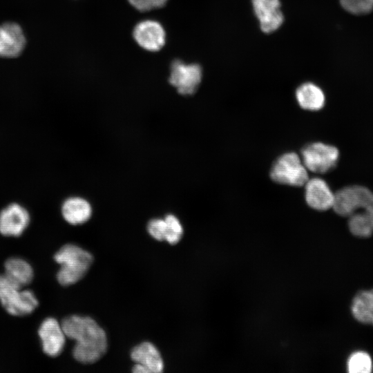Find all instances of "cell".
Masks as SVG:
<instances>
[{
    "label": "cell",
    "instance_id": "6da1fadb",
    "mask_svg": "<svg viewBox=\"0 0 373 373\" xmlns=\"http://www.w3.org/2000/svg\"><path fill=\"white\" fill-rule=\"evenodd\" d=\"M332 208L339 216L348 218L352 235L368 238L373 233V193L358 185L345 186L334 193Z\"/></svg>",
    "mask_w": 373,
    "mask_h": 373
},
{
    "label": "cell",
    "instance_id": "7a4b0ae2",
    "mask_svg": "<svg viewBox=\"0 0 373 373\" xmlns=\"http://www.w3.org/2000/svg\"><path fill=\"white\" fill-rule=\"evenodd\" d=\"M61 325L66 336L75 341L73 355L77 361L93 363L106 353V333L93 318L73 315L65 318Z\"/></svg>",
    "mask_w": 373,
    "mask_h": 373
},
{
    "label": "cell",
    "instance_id": "3957f363",
    "mask_svg": "<svg viewBox=\"0 0 373 373\" xmlns=\"http://www.w3.org/2000/svg\"><path fill=\"white\" fill-rule=\"evenodd\" d=\"M54 258L61 265L57 278L64 286L73 285L82 279L93 261L88 251L73 244L61 247Z\"/></svg>",
    "mask_w": 373,
    "mask_h": 373
},
{
    "label": "cell",
    "instance_id": "277c9868",
    "mask_svg": "<svg viewBox=\"0 0 373 373\" xmlns=\"http://www.w3.org/2000/svg\"><path fill=\"white\" fill-rule=\"evenodd\" d=\"M270 177L276 183L293 186H303L309 179L301 157L294 152L285 153L276 159Z\"/></svg>",
    "mask_w": 373,
    "mask_h": 373
},
{
    "label": "cell",
    "instance_id": "5b68a950",
    "mask_svg": "<svg viewBox=\"0 0 373 373\" xmlns=\"http://www.w3.org/2000/svg\"><path fill=\"white\" fill-rule=\"evenodd\" d=\"M339 152L334 146L322 142L307 144L301 151V159L307 170L325 173L337 164Z\"/></svg>",
    "mask_w": 373,
    "mask_h": 373
},
{
    "label": "cell",
    "instance_id": "8992f818",
    "mask_svg": "<svg viewBox=\"0 0 373 373\" xmlns=\"http://www.w3.org/2000/svg\"><path fill=\"white\" fill-rule=\"evenodd\" d=\"M202 76V68L197 64H185L179 59L172 61L169 83L184 95L193 94L198 89Z\"/></svg>",
    "mask_w": 373,
    "mask_h": 373
},
{
    "label": "cell",
    "instance_id": "52a82bcc",
    "mask_svg": "<svg viewBox=\"0 0 373 373\" xmlns=\"http://www.w3.org/2000/svg\"><path fill=\"white\" fill-rule=\"evenodd\" d=\"M133 36L140 47L151 52L159 51L166 42L164 28L154 20L139 22L133 29Z\"/></svg>",
    "mask_w": 373,
    "mask_h": 373
},
{
    "label": "cell",
    "instance_id": "ba28073f",
    "mask_svg": "<svg viewBox=\"0 0 373 373\" xmlns=\"http://www.w3.org/2000/svg\"><path fill=\"white\" fill-rule=\"evenodd\" d=\"M26 39L21 27L15 22L0 25V57L19 56L26 47Z\"/></svg>",
    "mask_w": 373,
    "mask_h": 373
},
{
    "label": "cell",
    "instance_id": "9c48e42d",
    "mask_svg": "<svg viewBox=\"0 0 373 373\" xmlns=\"http://www.w3.org/2000/svg\"><path fill=\"white\" fill-rule=\"evenodd\" d=\"M30 222L28 211L17 203H12L0 212V233L6 236H19Z\"/></svg>",
    "mask_w": 373,
    "mask_h": 373
},
{
    "label": "cell",
    "instance_id": "30bf717a",
    "mask_svg": "<svg viewBox=\"0 0 373 373\" xmlns=\"http://www.w3.org/2000/svg\"><path fill=\"white\" fill-rule=\"evenodd\" d=\"M39 336L44 352L50 356L61 354L65 345L66 335L61 325L54 318H47L41 324Z\"/></svg>",
    "mask_w": 373,
    "mask_h": 373
},
{
    "label": "cell",
    "instance_id": "8fae6325",
    "mask_svg": "<svg viewBox=\"0 0 373 373\" xmlns=\"http://www.w3.org/2000/svg\"><path fill=\"white\" fill-rule=\"evenodd\" d=\"M305 198L308 206L317 211L332 208L334 193L322 178L308 179L305 184Z\"/></svg>",
    "mask_w": 373,
    "mask_h": 373
},
{
    "label": "cell",
    "instance_id": "7c38bea8",
    "mask_svg": "<svg viewBox=\"0 0 373 373\" xmlns=\"http://www.w3.org/2000/svg\"><path fill=\"white\" fill-rule=\"evenodd\" d=\"M1 305L13 316H23L33 312L38 305V300L32 291L13 289L0 298Z\"/></svg>",
    "mask_w": 373,
    "mask_h": 373
},
{
    "label": "cell",
    "instance_id": "4fadbf2b",
    "mask_svg": "<svg viewBox=\"0 0 373 373\" xmlns=\"http://www.w3.org/2000/svg\"><path fill=\"white\" fill-rule=\"evenodd\" d=\"M131 357L136 363L144 366L149 373H160L163 371L164 363L156 347L149 342H143L131 351Z\"/></svg>",
    "mask_w": 373,
    "mask_h": 373
},
{
    "label": "cell",
    "instance_id": "5bb4252c",
    "mask_svg": "<svg viewBox=\"0 0 373 373\" xmlns=\"http://www.w3.org/2000/svg\"><path fill=\"white\" fill-rule=\"evenodd\" d=\"M296 98L302 108L311 111L321 110L325 103V96L322 89L311 82L304 83L298 87Z\"/></svg>",
    "mask_w": 373,
    "mask_h": 373
},
{
    "label": "cell",
    "instance_id": "9a60e30c",
    "mask_svg": "<svg viewBox=\"0 0 373 373\" xmlns=\"http://www.w3.org/2000/svg\"><path fill=\"white\" fill-rule=\"evenodd\" d=\"M61 213L68 223L79 224L86 222L90 218L92 209L86 200L79 197H72L63 203Z\"/></svg>",
    "mask_w": 373,
    "mask_h": 373
},
{
    "label": "cell",
    "instance_id": "2e32d148",
    "mask_svg": "<svg viewBox=\"0 0 373 373\" xmlns=\"http://www.w3.org/2000/svg\"><path fill=\"white\" fill-rule=\"evenodd\" d=\"M351 312L358 322L373 325V289L356 294L352 302Z\"/></svg>",
    "mask_w": 373,
    "mask_h": 373
},
{
    "label": "cell",
    "instance_id": "e0dca14e",
    "mask_svg": "<svg viewBox=\"0 0 373 373\" xmlns=\"http://www.w3.org/2000/svg\"><path fill=\"white\" fill-rule=\"evenodd\" d=\"M5 274L16 285L21 287L29 284L33 278L30 265L19 258H10L4 264Z\"/></svg>",
    "mask_w": 373,
    "mask_h": 373
},
{
    "label": "cell",
    "instance_id": "ac0fdd59",
    "mask_svg": "<svg viewBox=\"0 0 373 373\" xmlns=\"http://www.w3.org/2000/svg\"><path fill=\"white\" fill-rule=\"evenodd\" d=\"M252 5L260 22L270 19L280 12L279 0H252Z\"/></svg>",
    "mask_w": 373,
    "mask_h": 373
},
{
    "label": "cell",
    "instance_id": "d6986e66",
    "mask_svg": "<svg viewBox=\"0 0 373 373\" xmlns=\"http://www.w3.org/2000/svg\"><path fill=\"white\" fill-rule=\"evenodd\" d=\"M347 370L350 373H369L372 370L370 356L362 351L353 352L348 358Z\"/></svg>",
    "mask_w": 373,
    "mask_h": 373
},
{
    "label": "cell",
    "instance_id": "ffe728a7",
    "mask_svg": "<svg viewBox=\"0 0 373 373\" xmlns=\"http://www.w3.org/2000/svg\"><path fill=\"white\" fill-rule=\"evenodd\" d=\"M166 227L165 240L171 245L178 243L183 234V228L179 220L173 215L169 214L164 218Z\"/></svg>",
    "mask_w": 373,
    "mask_h": 373
},
{
    "label": "cell",
    "instance_id": "44dd1931",
    "mask_svg": "<svg viewBox=\"0 0 373 373\" xmlns=\"http://www.w3.org/2000/svg\"><path fill=\"white\" fill-rule=\"evenodd\" d=\"M342 8L353 15H365L373 10V0H340Z\"/></svg>",
    "mask_w": 373,
    "mask_h": 373
},
{
    "label": "cell",
    "instance_id": "7402d4cb",
    "mask_svg": "<svg viewBox=\"0 0 373 373\" xmlns=\"http://www.w3.org/2000/svg\"><path fill=\"white\" fill-rule=\"evenodd\" d=\"M166 227V224L164 218H155L149 222L147 229L153 238L162 241L165 240Z\"/></svg>",
    "mask_w": 373,
    "mask_h": 373
},
{
    "label": "cell",
    "instance_id": "603a6c76",
    "mask_svg": "<svg viewBox=\"0 0 373 373\" xmlns=\"http://www.w3.org/2000/svg\"><path fill=\"white\" fill-rule=\"evenodd\" d=\"M135 9L146 12L164 7L168 0H128Z\"/></svg>",
    "mask_w": 373,
    "mask_h": 373
},
{
    "label": "cell",
    "instance_id": "cb8c5ba5",
    "mask_svg": "<svg viewBox=\"0 0 373 373\" xmlns=\"http://www.w3.org/2000/svg\"><path fill=\"white\" fill-rule=\"evenodd\" d=\"M20 288L17 285L12 282L5 274H0V298L9 291Z\"/></svg>",
    "mask_w": 373,
    "mask_h": 373
},
{
    "label": "cell",
    "instance_id": "d4e9b609",
    "mask_svg": "<svg viewBox=\"0 0 373 373\" xmlns=\"http://www.w3.org/2000/svg\"><path fill=\"white\" fill-rule=\"evenodd\" d=\"M132 371L135 373H149V370L142 365L136 363L133 367Z\"/></svg>",
    "mask_w": 373,
    "mask_h": 373
}]
</instances>
